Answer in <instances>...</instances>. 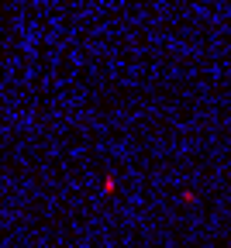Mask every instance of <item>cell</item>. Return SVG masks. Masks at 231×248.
Here are the masks:
<instances>
[{"mask_svg":"<svg viewBox=\"0 0 231 248\" xmlns=\"http://www.w3.org/2000/svg\"><path fill=\"white\" fill-rule=\"evenodd\" d=\"M100 190H104V193L111 197V193L117 190V179H114V176H104V183H100Z\"/></svg>","mask_w":231,"mask_h":248,"instance_id":"cell-1","label":"cell"},{"mask_svg":"<svg viewBox=\"0 0 231 248\" xmlns=\"http://www.w3.org/2000/svg\"><path fill=\"white\" fill-rule=\"evenodd\" d=\"M180 203H197V193H193V190H183V193H180Z\"/></svg>","mask_w":231,"mask_h":248,"instance_id":"cell-2","label":"cell"},{"mask_svg":"<svg viewBox=\"0 0 231 248\" xmlns=\"http://www.w3.org/2000/svg\"><path fill=\"white\" fill-rule=\"evenodd\" d=\"M228 248H231V245H228Z\"/></svg>","mask_w":231,"mask_h":248,"instance_id":"cell-3","label":"cell"}]
</instances>
